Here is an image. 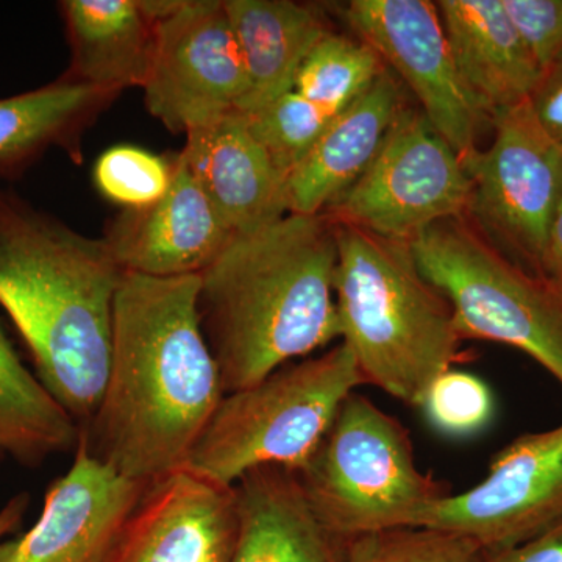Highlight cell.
Wrapping results in <instances>:
<instances>
[{
  "mask_svg": "<svg viewBox=\"0 0 562 562\" xmlns=\"http://www.w3.org/2000/svg\"><path fill=\"white\" fill-rule=\"evenodd\" d=\"M238 530L231 562H347V539L313 512L299 473L255 469L235 484Z\"/></svg>",
  "mask_w": 562,
  "mask_h": 562,
  "instance_id": "18",
  "label": "cell"
},
{
  "mask_svg": "<svg viewBox=\"0 0 562 562\" xmlns=\"http://www.w3.org/2000/svg\"><path fill=\"white\" fill-rule=\"evenodd\" d=\"M29 495L25 492L18 494L16 497L11 498L2 509H0V541L5 539V536L11 535L20 528L22 519L29 508Z\"/></svg>",
  "mask_w": 562,
  "mask_h": 562,
  "instance_id": "33",
  "label": "cell"
},
{
  "mask_svg": "<svg viewBox=\"0 0 562 562\" xmlns=\"http://www.w3.org/2000/svg\"><path fill=\"white\" fill-rule=\"evenodd\" d=\"M249 90L241 47L224 0H176L160 18L144 103L169 132H188L220 120Z\"/></svg>",
  "mask_w": 562,
  "mask_h": 562,
  "instance_id": "10",
  "label": "cell"
},
{
  "mask_svg": "<svg viewBox=\"0 0 562 562\" xmlns=\"http://www.w3.org/2000/svg\"><path fill=\"white\" fill-rule=\"evenodd\" d=\"M233 238L179 154L165 198L146 209L121 210L102 236L122 271L157 279L201 276Z\"/></svg>",
  "mask_w": 562,
  "mask_h": 562,
  "instance_id": "15",
  "label": "cell"
},
{
  "mask_svg": "<svg viewBox=\"0 0 562 562\" xmlns=\"http://www.w3.org/2000/svg\"><path fill=\"white\" fill-rule=\"evenodd\" d=\"M541 69L562 58V0H503Z\"/></svg>",
  "mask_w": 562,
  "mask_h": 562,
  "instance_id": "29",
  "label": "cell"
},
{
  "mask_svg": "<svg viewBox=\"0 0 562 562\" xmlns=\"http://www.w3.org/2000/svg\"><path fill=\"white\" fill-rule=\"evenodd\" d=\"M241 47L249 90L239 113H251L294 90L295 77L330 29L316 7L291 0H224Z\"/></svg>",
  "mask_w": 562,
  "mask_h": 562,
  "instance_id": "22",
  "label": "cell"
},
{
  "mask_svg": "<svg viewBox=\"0 0 562 562\" xmlns=\"http://www.w3.org/2000/svg\"><path fill=\"white\" fill-rule=\"evenodd\" d=\"M236 530L233 486L180 469L147 487L105 562H231Z\"/></svg>",
  "mask_w": 562,
  "mask_h": 562,
  "instance_id": "14",
  "label": "cell"
},
{
  "mask_svg": "<svg viewBox=\"0 0 562 562\" xmlns=\"http://www.w3.org/2000/svg\"><path fill=\"white\" fill-rule=\"evenodd\" d=\"M150 484L125 479L77 441L72 465L52 482L36 524L0 541V562H105Z\"/></svg>",
  "mask_w": 562,
  "mask_h": 562,
  "instance_id": "13",
  "label": "cell"
},
{
  "mask_svg": "<svg viewBox=\"0 0 562 562\" xmlns=\"http://www.w3.org/2000/svg\"><path fill=\"white\" fill-rule=\"evenodd\" d=\"M484 562H562V525L522 546L486 553Z\"/></svg>",
  "mask_w": 562,
  "mask_h": 562,
  "instance_id": "31",
  "label": "cell"
},
{
  "mask_svg": "<svg viewBox=\"0 0 562 562\" xmlns=\"http://www.w3.org/2000/svg\"><path fill=\"white\" fill-rule=\"evenodd\" d=\"M528 101L543 131L562 149V58L542 69Z\"/></svg>",
  "mask_w": 562,
  "mask_h": 562,
  "instance_id": "30",
  "label": "cell"
},
{
  "mask_svg": "<svg viewBox=\"0 0 562 562\" xmlns=\"http://www.w3.org/2000/svg\"><path fill=\"white\" fill-rule=\"evenodd\" d=\"M199 295L201 276H122L109 379L79 441L133 482L183 469L225 395Z\"/></svg>",
  "mask_w": 562,
  "mask_h": 562,
  "instance_id": "1",
  "label": "cell"
},
{
  "mask_svg": "<svg viewBox=\"0 0 562 562\" xmlns=\"http://www.w3.org/2000/svg\"><path fill=\"white\" fill-rule=\"evenodd\" d=\"M335 225L288 214L235 236L201 273L203 333L224 394L246 390L339 339Z\"/></svg>",
  "mask_w": 562,
  "mask_h": 562,
  "instance_id": "3",
  "label": "cell"
},
{
  "mask_svg": "<svg viewBox=\"0 0 562 562\" xmlns=\"http://www.w3.org/2000/svg\"><path fill=\"white\" fill-rule=\"evenodd\" d=\"M398 81L384 70L361 98L333 117L308 157L288 177L290 214L317 216L360 179L405 109Z\"/></svg>",
  "mask_w": 562,
  "mask_h": 562,
  "instance_id": "20",
  "label": "cell"
},
{
  "mask_svg": "<svg viewBox=\"0 0 562 562\" xmlns=\"http://www.w3.org/2000/svg\"><path fill=\"white\" fill-rule=\"evenodd\" d=\"M420 272L452 306L462 341L522 350L562 386V290L506 257L469 216L409 243Z\"/></svg>",
  "mask_w": 562,
  "mask_h": 562,
  "instance_id": "7",
  "label": "cell"
},
{
  "mask_svg": "<svg viewBox=\"0 0 562 562\" xmlns=\"http://www.w3.org/2000/svg\"><path fill=\"white\" fill-rule=\"evenodd\" d=\"M486 552L462 536L401 528L350 539L347 562H484Z\"/></svg>",
  "mask_w": 562,
  "mask_h": 562,
  "instance_id": "27",
  "label": "cell"
},
{
  "mask_svg": "<svg viewBox=\"0 0 562 562\" xmlns=\"http://www.w3.org/2000/svg\"><path fill=\"white\" fill-rule=\"evenodd\" d=\"M7 452L5 449H3V443L0 441V460H2L3 457H5Z\"/></svg>",
  "mask_w": 562,
  "mask_h": 562,
  "instance_id": "34",
  "label": "cell"
},
{
  "mask_svg": "<svg viewBox=\"0 0 562 562\" xmlns=\"http://www.w3.org/2000/svg\"><path fill=\"white\" fill-rule=\"evenodd\" d=\"M454 66L473 105L487 121L530 98L541 77L503 0L436 2Z\"/></svg>",
  "mask_w": 562,
  "mask_h": 562,
  "instance_id": "17",
  "label": "cell"
},
{
  "mask_svg": "<svg viewBox=\"0 0 562 562\" xmlns=\"http://www.w3.org/2000/svg\"><path fill=\"white\" fill-rule=\"evenodd\" d=\"M562 525V424L528 432L492 457L486 479L436 502L416 528L453 532L486 553L532 541Z\"/></svg>",
  "mask_w": 562,
  "mask_h": 562,
  "instance_id": "11",
  "label": "cell"
},
{
  "mask_svg": "<svg viewBox=\"0 0 562 562\" xmlns=\"http://www.w3.org/2000/svg\"><path fill=\"white\" fill-rule=\"evenodd\" d=\"M333 225L339 339L353 353L364 384L420 408L442 373L469 361L452 306L425 279L409 243Z\"/></svg>",
  "mask_w": 562,
  "mask_h": 562,
  "instance_id": "4",
  "label": "cell"
},
{
  "mask_svg": "<svg viewBox=\"0 0 562 562\" xmlns=\"http://www.w3.org/2000/svg\"><path fill=\"white\" fill-rule=\"evenodd\" d=\"M299 473L322 524L339 538L416 528L450 492L420 471L408 428L351 392L308 464Z\"/></svg>",
  "mask_w": 562,
  "mask_h": 562,
  "instance_id": "6",
  "label": "cell"
},
{
  "mask_svg": "<svg viewBox=\"0 0 562 562\" xmlns=\"http://www.w3.org/2000/svg\"><path fill=\"white\" fill-rule=\"evenodd\" d=\"M79 436V425L25 368L0 321V441L7 454L36 468L76 450Z\"/></svg>",
  "mask_w": 562,
  "mask_h": 562,
  "instance_id": "23",
  "label": "cell"
},
{
  "mask_svg": "<svg viewBox=\"0 0 562 562\" xmlns=\"http://www.w3.org/2000/svg\"><path fill=\"white\" fill-rule=\"evenodd\" d=\"M122 276L102 238L0 188V306L40 382L80 428L105 391Z\"/></svg>",
  "mask_w": 562,
  "mask_h": 562,
  "instance_id": "2",
  "label": "cell"
},
{
  "mask_svg": "<svg viewBox=\"0 0 562 562\" xmlns=\"http://www.w3.org/2000/svg\"><path fill=\"white\" fill-rule=\"evenodd\" d=\"M542 273L546 279L553 281L562 290V198L550 224Z\"/></svg>",
  "mask_w": 562,
  "mask_h": 562,
  "instance_id": "32",
  "label": "cell"
},
{
  "mask_svg": "<svg viewBox=\"0 0 562 562\" xmlns=\"http://www.w3.org/2000/svg\"><path fill=\"white\" fill-rule=\"evenodd\" d=\"M492 127L491 146L462 157L472 181L469 220L506 257L543 277L550 224L562 198V149L528 99L498 114Z\"/></svg>",
  "mask_w": 562,
  "mask_h": 562,
  "instance_id": "9",
  "label": "cell"
},
{
  "mask_svg": "<svg viewBox=\"0 0 562 562\" xmlns=\"http://www.w3.org/2000/svg\"><path fill=\"white\" fill-rule=\"evenodd\" d=\"M471 198L461 155L420 110L405 105L368 169L322 216L412 243L438 222L468 216Z\"/></svg>",
  "mask_w": 562,
  "mask_h": 562,
  "instance_id": "8",
  "label": "cell"
},
{
  "mask_svg": "<svg viewBox=\"0 0 562 562\" xmlns=\"http://www.w3.org/2000/svg\"><path fill=\"white\" fill-rule=\"evenodd\" d=\"M361 384L353 353L342 342L284 364L222 397L183 469L222 486L269 465L301 472Z\"/></svg>",
  "mask_w": 562,
  "mask_h": 562,
  "instance_id": "5",
  "label": "cell"
},
{
  "mask_svg": "<svg viewBox=\"0 0 562 562\" xmlns=\"http://www.w3.org/2000/svg\"><path fill=\"white\" fill-rule=\"evenodd\" d=\"M70 60L65 76L122 94L143 90L165 0H63Z\"/></svg>",
  "mask_w": 562,
  "mask_h": 562,
  "instance_id": "19",
  "label": "cell"
},
{
  "mask_svg": "<svg viewBox=\"0 0 562 562\" xmlns=\"http://www.w3.org/2000/svg\"><path fill=\"white\" fill-rule=\"evenodd\" d=\"M244 116L251 135L288 179L308 157L335 114L292 90Z\"/></svg>",
  "mask_w": 562,
  "mask_h": 562,
  "instance_id": "25",
  "label": "cell"
},
{
  "mask_svg": "<svg viewBox=\"0 0 562 562\" xmlns=\"http://www.w3.org/2000/svg\"><path fill=\"white\" fill-rule=\"evenodd\" d=\"M184 136L179 157L233 235L261 231L290 214L286 176L243 113L232 111Z\"/></svg>",
  "mask_w": 562,
  "mask_h": 562,
  "instance_id": "16",
  "label": "cell"
},
{
  "mask_svg": "<svg viewBox=\"0 0 562 562\" xmlns=\"http://www.w3.org/2000/svg\"><path fill=\"white\" fill-rule=\"evenodd\" d=\"M344 20L412 90L424 116L461 158L479 149L476 138L490 121L462 85L436 2L351 0Z\"/></svg>",
  "mask_w": 562,
  "mask_h": 562,
  "instance_id": "12",
  "label": "cell"
},
{
  "mask_svg": "<svg viewBox=\"0 0 562 562\" xmlns=\"http://www.w3.org/2000/svg\"><path fill=\"white\" fill-rule=\"evenodd\" d=\"M384 70L386 66L368 44L330 31L302 63L294 91L336 116L361 98Z\"/></svg>",
  "mask_w": 562,
  "mask_h": 562,
  "instance_id": "24",
  "label": "cell"
},
{
  "mask_svg": "<svg viewBox=\"0 0 562 562\" xmlns=\"http://www.w3.org/2000/svg\"><path fill=\"white\" fill-rule=\"evenodd\" d=\"M120 95L61 74L36 90L0 99V179H22L52 149L80 165L85 135Z\"/></svg>",
  "mask_w": 562,
  "mask_h": 562,
  "instance_id": "21",
  "label": "cell"
},
{
  "mask_svg": "<svg viewBox=\"0 0 562 562\" xmlns=\"http://www.w3.org/2000/svg\"><path fill=\"white\" fill-rule=\"evenodd\" d=\"M173 172L176 157L166 158L132 144H117L95 160L92 180L106 201L121 210H139L165 198Z\"/></svg>",
  "mask_w": 562,
  "mask_h": 562,
  "instance_id": "26",
  "label": "cell"
},
{
  "mask_svg": "<svg viewBox=\"0 0 562 562\" xmlns=\"http://www.w3.org/2000/svg\"><path fill=\"white\" fill-rule=\"evenodd\" d=\"M420 409L436 430L449 436H469L490 424L494 398L482 379L450 369L431 384Z\"/></svg>",
  "mask_w": 562,
  "mask_h": 562,
  "instance_id": "28",
  "label": "cell"
}]
</instances>
